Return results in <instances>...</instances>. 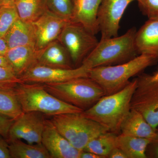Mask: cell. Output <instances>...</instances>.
Wrapping results in <instances>:
<instances>
[{
	"mask_svg": "<svg viewBox=\"0 0 158 158\" xmlns=\"http://www.w3.org/2000/svg\"><path fill=\"white\" fill-rule=\"evenodd\" d=\"M137 84V78L134 79L118 92L103 96L82 113L108 131L119 135L122 123L131 110V100Z\"/></svg>",
	"mask_w": 158,
	"mask_h": 158,
	"instance_id": "6da1fadb",
	"label": "cell"
},
{
	"mask_svg": "<svg viewBox=\"0 0 158 158\" xmlns=\"http://www.w3.org/2000/svg\"><path fill=\"white\" fill-rule=\"evenodd\" d=\"M158 60L154 56L140 54L122 64L90 69L88 77L100 86L106 95H110L123 89L131 78L139 74Z\"/></svg>",
	"mask_w": 158,
	"mask_h": 158,
	"instance_id": "7a4b0ae2",
	"label": "cell"
},
{
	"mask_svg": "<svg viewBox=\"0 0 158 158\" xmlns=\"http://www.w3.org/2000/svg\"><path fill=\"white\" fill-rule=\"evenodd\" d=\"M137 31L133 27L121 36L101 39L82 64L90 69L118 65L134 59L139 55L135 42Z\"/></svg>",
	"mask_w": 158,
	"mask_h": 158,
	"instance_id": "3957f363",
	"label": "cell"
},
{
	"mask_svg": "<svg viewBox=\"0 0 158 158\" xmlns=\"http://www.w3.org/2000/svg\"><path fill=\"white\" fill-rule=\"evenodd\" d=\"M15 90L23 112H38L52 116L83 111L52 95L43 84L22 82L16 85Z\"/></svg>",
	"mask_w": 158,
	"mask_h": 158,
	"instance_id": "277c9868",
	"label": "cell"
},
{
	"mask_svg": "<svg viewBox=\"0 0 158 158\" xmlns=\"http://www.w3.org/2000/svg\"><path fill=\"white\" fill-rule=\"evenodd\" d=\"M44 85L52 95L83 111L89 109L106 95L100 86L89 77Z\"/></svg>",
	"mask_w": 158,
	"mask_h": 158,
	"instance_id": "5b68a950",
	"label": "cell"
},
{
	"mask_svg": "<svg viewBox=\"0 0 158 158\" xmlns=\"http://www.w3.org/2000/svg\"><path fill=\"white\" fill-rule=\"evenodd\" d=\"M59 132L80 151L94 138L108 131L81 113H66L52 116L51 119Z\"/></svg>",
	"mask_w": 158,
	"mask_h": 158,
	"instance_id": "8992f818",
	"label": "cell"
},
{
	"mask_svg": "<svg viewBox=\"0 0 158 158\" xmlns=\"http://www.w3.org/2000/svg\"><path fill=\"white\" fill-rule=\"evenodd\" d=\"M58 40L68 51L73 65L82 62L98 44L95 34L90 33L79 23L70 21L66 24Z\"/></svg>",
	"mask_w": 158,
	"mask_h": 158,
	"instance_id": "52a82bcc",
	"label": "cell"
},
{
	"mask_svg": "<svg viewBox=\"0 0 158 158\" xmlns=\"http://www.w3.org/2000/svg\"><path fill=\"white\" fill-rule=\"evenodd\" d=\"M137 79L131 109L142 114L156 130L158 126V81L153 80L148 74H142Z\"/></svg>",
	"mask_w": 158,
	"mask_h": 158,
	"instance_id": "ba28073f",
	"label": "cell"
},
{
	"mask_svg": "<svg viewBox=\"0 0 158 158\" xmlns=\"http://www.w3.org/2000/svg\"><path fill=\"white\" fill-rule=\"evenodd\" d=\"M90 69L83 64L72 69L55 68L36 64L19 78L23 83L55 84L77 78L88 77Z\"/></svg>",
	"mask_w": 158,
	"mask_h": 158,
	"instance_id": "9c48e42d",
	"label": "cell"
},
{
	"mask_svg": "<svg viewBox=\"0 0 158 158\" xmlns=\"http://www.w3.org/2000/svg\"><path fill=\"white\" fill-rule=\"evenodd\" d=\"M44 116L40 112H23L14 120L6 140H23L31 144L41 143L46 121Z\"/></svg>",
	"mask_w": 158,
	"mask_h": 158,
	"instance_id": "30bf717a",
	"label": "cell"
},
{
	"mask_svg": "<svg viewBox=\"0 0 158 158\" xmlns=\"http://www.w3.org/2000/svg\"><path fill=\"white\" fill-rule=\"evenodd\" d=\"M138 0H102L99 9L98 21L101 39L118 36L119 24L128 6Z\"/></svg>",
	"mask_w": 158,
	"mask_h": 158,
	"instance_id": "8fae6325",
	"label": "cell"
},
{
	"mask_svg": "<svg viewBox=\"0 0 158 158\" xmlns=\"http://www.w3.org/2000/svg\"><path fill=\"white\" fill-rule=\"evenodd\" d=\"M70 21L59 17L48 11L31 23L35 37V48L39 50L58 40L63 28Z\"/></svg>",
	"mask_w": 158,
	"mask_h": 158,
	"instance_id": "7c38bea8",
	"label": "cell"
},
{
	"mask_svg": "<svg viewBox=\"0 0 158 158\" xmlns=\"http://www.w3.org/2000/svg\"><path fill=\"white\" fill-rule=\"evenodd\" d=\"M41 143L51 158H80L82 151L73 147L59 132L51 120L46 119Z\"/></svg>",
	"mask_w": 158,
	"mask_h": 158,
	"instance_id": "4fadbf2b",
	"label": "cell"
},
{
	"mask_svg": "<svg viewBox=\"0 0 158 158\" xmlns=\"http://www.w3.org/2000/svg\"><path fill=\"white\" fill-rule=\"evenodd\" d=\"M102 0H75L71 21L79 23L93 34L99 32L98 21Z\"/></svg>",
	"mask_w": 158,
	"mask_h": 158,
	"instance_id": "5bb4252c",
	"label": "cell"
},
{
	"mask_svg": "<svg viewBox=\"0 0 158 158\" xmlns=\"http://www.w3.org/2000/svg\"><path fill=\"white\" fill-rule=\"evenodd\" d=\"M37 64L55 68H73L68 51L58 40L37 50Z\"/></svg>",
	"mask_w": 158,
	"mask_h": 158,
	"instance_id": "9a60e30c",
	"label": "cell"
},
{
	"mask_svg": "<svg viewBox=\"0 0 158 158\" xmlns=\"http://www.w3.org/2000/svg\"><path fill=\"white\" fill-rule=\"evenodd\" d=\"M5 57L15 74L20 78L37 64V50L31 46L16 47L9 49Z\"/></svg>",
	"mask_w": 158,
	"mask_h": 158,
	"instance_id": "2e32d148",
	"label": "cell"
},
{
	"mask_svg": "<svg viewBox=\"0 0 158 158\" xmlns=\"http://www.w3.org/2000/svg\"><path fill=\"white\" fill-rule=\"evenodd\" d=\"M135 42L139 55L158 58V18L148 19L136 32Z\"/></svg>",
	"mask_w": 158,
	"mask_h": 158,
	"instance_id": "e0dca14e",
	"label": "cell"
},
{
	"mask_svg": "<svg viewBox=\"0 0 158 158\" xmlns=\"http://www.w3.org/2000/svg\"><path fill=\"white\" fill-rule=\"evenodd\" d=\"M155 130L142 114L131 109L122 123L120 134L151 140L155 135Z\"/></svg>",
	"mask_w": 158,
	"mask_h": 158,
	"instance_id": "ac0fdd59",
	"label": "cell"
},
{
	"mask_svg": "<svg viewBox=\"0 0 158 158\" xmlns=\"http://www.w3.org/2000/svg\"><path fill=\"white\" fill-rule=\"evenodd\" d=\"M4 38L9 49L31 46L35 48V37L31 23L25 22L19 18L14 23Z\"/></svg>",
	"mask_w": 158,
	"mask_h": 158,
	"instance_id": "d6986e66",
	"label": "cell"
},
{
	"mask_svg": "<svg viewBox=\"0 0 158 158\" xmlns=\"http://www.w3.org/2000/svg\"><path fill=\"white\" fill-rule=\"evenodd\" d=\"M8 142L11 158H51L42 143L29 144L19 139Z\"/></svg>",
	"mask_w": 158,
	"mask_h": 158,
	"instance_id": "ffe728a7",
	"label": "cell"
},
{
	"mask_svg": "<svg viewBox=\"0 0 158 158\" xmlns=\"http://www.w3.org/2000/svg\"><path fill=\"white\" fill-rule=\"evenodd\" d=\"M151 140L147 138L119 134L116 140V147L123 151L127 158H147L146 149Z\"/></svg>",
	"mask_w": 158,
	"mask_h": 158,
	"instance_id": "44dd1931",
	"label": "cell"
},
{
	"mask_svg": "<svg viewBox=\"0 0 158 158\" xmlns=\"http://www.w3.org/2000/svg\"><path fill=\"white\" fill-rule=\"evenodd\" d=\"M23 113L15 88L0 87V115L15 120Z\"/></svg>",
	"mask_w": 158,
	"mask_h": 158,
	"instance_id": "7402d4cb",
	"label": "cell"
},
{
	"mask_svg": "<svg viewBox=\"0 0 158 158\" xmlns=\"http://www.w3.org/2000/svg\"><path fill=\"white\" fill-rule=\"evenodd\" d=\"M15 6L20 19L32 23L46 10L43 0H15Z\"/></svg>",
	"mask_w": 158,
	"mask_h": 158,
	"instance_id": "603a6c76",
	"label": "cell"
},
{
	"mask_svg": "<svg viewBox=\"0 0 158 158\" xmlns=\"http://www.w3.org/2000/svg\"><path fill=\"white\" fill-rule=\"evenodd\" d=\"M118 135L109 131L101 134L89 142L83 151L94 153L102 158H108L110 152L116 147Z\"/></svg>",
	"mask_w": 158,
	"mask_h": 158,
	"instance_id": "cb8c5ba5",
	"label": "cell"
},
{
	"mask_svg": "<svg viewBox=\"0 0 158 158\" xmlns=\"http://www.w3.org/2000/svg\"><path fill=\"white\" fill-rule=\"evenodd\" d=\"M46 9L59 17L71 21L73 10V0H43Z\"/></svg>",
	"mask_w": 158,
	"mask_h": 158,
	"instance_id": "d4e9b609",
	"label": "cell"
},
{
	"mask_svg": "<svg viewBox=\"0 0 158 158\" xmlns=\"http://www.w3.org/2000/svg\"><path fill=\"white\" fill-rule=\"evenodd\" d=\"M19 18L15 5H3L0 7V37H4Z\"/></svg>",
	"mask_w": 158,
	"mask_h": 158,
	"instance_id": "484cf974",
	"label": "cell"
},
{
	"mask_svg": "<svg viewBox=\"0 0 158 158\" xmlns=\"http://www.w3.org/2000/svg\"><path fill=\"white\" fill-rule=\"evenodd\" d=\"M22 82L11 69L0 66V87L15 88Z\"/></svg>",
	"mask_w": 158,
	"mask_h": 158,
	"instance_id": "4316f807",
	"label": "cell"
},
{
	"mask_svg": "<svg viewBox=\"0 0 158 158\" xmlns=\"http://www.w3.org/2000/svg\"><path fill=\"white\" fill-rule=\"evenodd\" d=\"M138 7L148 19L158 18V0H138Z\"/></svg>",
	"mask_w": 158,
	"mask_h": 158,
	"instance_id": "83f0119b",
	"label": "cell"
},
{
	"mask_svg": "<svg viewBox=\"0 0 158 158\" xmlns=\"http://www.w3.org/2000/svg\"><path fill=\"white\" fill-rule=\"evenodd\" d=\"M146 155L147 158H158V126L156 128L154 136L148 145Z\"/></svg>",
	"mask_w": 158,
	"mask_h": 158,
	"instance_id": "f1b7e54d",
	"label": "cell"
},
{
	"mask_svg": "<svg viewBox=\"0 0 158 158\" xmlns=\"http://www.w3.org/2000/svg\"><path fill=\"white\" fill-rule=\"evenodd\" d=\"M14 120L0 115V135L7 139L9 130Z\"/></svg>",
	"mask_w": 158,
	"mask_h": 158,
	"instance_id": "f546056e",
	"label": "cell"
},
{
	"mask_svg": "<svg viewBox=\"0 0 158 158\" xmlns=\"http://www.w3.org/2000/svg\"><path fill=\"white\" fill-rule=\"evenodd\" d=\"M0 158H11L7 140L0 135Z\"/></svg>",
	"mask_w": 158,
	"mask_h": 158,
	"instance_id": "4dcf8cb0",
	"label": "cell"
},
{
	"mask_svg": "<svg viewBox=\"0 0 158 158\" xmlns=\"http://www.w3.org/2000/svg\"><path fill=\"white\" fill-rule=\"evenodd\" d=\"M108 158H127L125 154L122 150L116 147L110 152Z\"/></svg>",
	"mask_w": 158,
	"mask_h": 158,
	"instance_id": "1f68e13d",
	"label": "cell"
},
{
	"mask_svg": "<svg viewBox=\"0 0 158 158\" xmlns=\"http://www.w3.org/2000/svg\"><path fill=\"white\" fill-rule=\"evenodd\" d=\"M9 48L4 37H0V56H5Z\"/></svg>",
	"mask_w": 158,
	"mask_h": 158,
	"instance_id": "d6a6232c",
	"label": "cell"
},
{
	"mask_svg": "<svg viewBox=\"0 0 158 158\" xmlns=\"http://www.w3.org/2000/svg\"><path fill=\"white\" fill-rule=\"evenodd\" d=\"M80 158H102L100 156L94 153L82 151Z\"/></svg>",
	"mask_w": 158,
	"mask_h": 158,
	"instance_id": "836d02e7",
	"label": "cell"
},
{
	"mask_svg": "<svg viewBox=\"0 0 158 158\" xmlns=\"http://www.w3.org/2000/svg\"><path fill=\"white\" fill-rule=\"evenodd\" d=\"M0 66L7 67L11 69V66L9 65L7 59L5 56H0Z\"/></svg>",
	"mask_w": 158,
	"mask_h": 158,
	"instance_id": "e575fe53",
	"label": "cell"
},
{
	"mask_svg": "<svg viewBox=\"0 0 158 158\" xmlns=\"http://www.w3.org/2000/svg\"><path fill=\"white\" fill-rule=\"evenodd\" d=\"M2 1L3 5H13L15 0H2Z\"/></svg>",
	"mask_w": 158,
	"mask_h": 158,
	"instance_id": "d590c367",
	"label": "cell"
},
{
	"mask_svg": "<svg viewBox=\"0 0 158 158\" xmlns=\"http://www.w3.org/2000/svg\"><path fill=\"white\" fill-rule=\"evenodd\" d=\"M151 77L153 80L154 81H158V71L154 74L151 75Z\"/></svg>",
	"mask_w": 158,
	"mask_h": 158,
	"instance_id": "8d00e7d4",
	"label": "cell"
},
{
	"mask_svg": "<svg viewBox=\"0 0 158 158\" xmlns=\"http://www.w3.org/2000/svg\"><path fill=\"white\" fill-rule=\"evenodd\" d=\"M2 6H3L2 1V0H0V7Z\"/></svg>",
	"mask_w": 158,
	"mask_h": 158,
	"instance_id": "74e56055",
	"label": "cell"
},
{
	"mask_svg": "<svg viewBox=\"0 0 158 158\" xmlns=\"http://www.w3.org/2000/svg\"><path fill=\"white\" fill-rule=\"evenodd\" d=\"M75 1V0H73V2H74Z\"/></svg>",
	"mask_w": 158,
	"mask_h": 158,
	"instance_id": "f35d334b",
	"label": "cell"
}]
</instances>
